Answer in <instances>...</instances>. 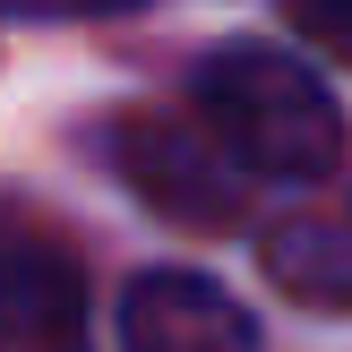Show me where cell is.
Masks as SVG:
<instances>
[{"mask_svg":"<svg viewBox=\"0 0 352 352\" xmlns=\"http://www.w3.org/2000/svg\"><path fill=\"white\" fill-rule=\"evenodd\" d=\"M267 275L292 292V301H327L344 309L352 301V223L336 215H292L267 232Z\"/></svg>","mask_w":352,"mask_h":352,"instance_id":"obj_5","label":"cell"},{"mask_svg":"<svg viewBox=\"0 0 352 352\" xmlns=\"http://www.w3.org/2000/svg\"><path fill=\"white\" fill-rule=\"evenodd\" d=\"M0 352H95L86 275L43 241H0Z\"/></svg>","mask_w":352,"mask_h":352,"instance_id":"obj_4","label":"cell"},{"mask_svg":"<svg viewBox=\"0 0 352 352\" xmlns=\"http://www.w3.org/2000/svg\"><path fill=\"white\" fill-rule=\"evenodd\" d=\"M120 352H258V318L206 275H138L120 292Z\"/></svg>","mask_w":352,"mask_h":352,"instance_id":"obj_3","label":"cell"},{"mask_svg":"<svg viewBox=\"0 0 352 352\" xmlns=\"http://www.w3.org/2000/svg\"><path fill=\"white\" fill-rule=\"evenodd\" d=\"M292 34L318 52H336V60H352V0H284Z\"/></svg>","mask_w":352,"mask_h":352,"instance_id":"obj_6","label":"cell"},{"mask_svg":"<svg viewBox=\"0 0 352 352\" xmlns=\"http://www.w3.org/2000/svg\"><path fill=\"white\" fill-rule=\"evenodd\" d=\"M112 164H120V181H129L155 215H172V223L215 232V223L241 215V172L223 164L189 120H155V112L120 120L112 129Z\"/></svg>","mask_w":352,"mask_h":352,"instance_id":"obj_2","label":"cell"},{"mask_svg":"<svg viewBox=\"0 0 352 352\" xmlns=\"http://www.w3.org/2000/svg\"><path fill=\"white\" fill-rule=\"evenodd\" d=\"M112 9H138V0H0V17H43V26H60V17H112Z\"/></svg>","mask_w":352,"mask_h":352,"instance_id":"obj_7","label":"cell"},{"mask_svg":"<svg viewBox=\"0 0 352 352\" xmlns=\"http://www.w3.org/2000/svg\"><path fill=\"white\" fill-rule=\"evenodd\" d=\"M198 138L232 172L267 181H327L344 164V103L301 52L223 43L198 69Z\"/></svg>","mask_w":352,"mask_h":352,"instance_id":"obj_1","label":"cell"}]
</instances>
